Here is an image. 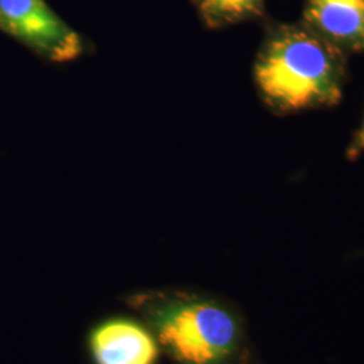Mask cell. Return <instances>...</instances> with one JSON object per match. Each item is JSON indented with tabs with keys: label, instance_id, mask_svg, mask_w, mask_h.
Segmentation results:
<instances>
[{
	"label": "cell",
	"instance_id": "1",
	"mask_svg": "<svg viewBox=\"0 0 364 364\" xmlns=\"http://www.w3.org/2000/svg\"><path fill=\"white\" fill-rule=\"evenodd\" d=\"M338 49L311 28H278L255 65L260 93L278 111L336 103L343 80Z\"/></svg>",
	"mask_w": 364,
	"mask_h": 364
},
{
	"label": "cell",
	"instance_id": "2",
	"mask_svg": "<svg viewBox=\"0 0 364 364\" xmlns=\"http://www.w3.org/2000/svg\"><path fill=\"white\" fill-rule=\"evenodd\" d=\"M161 344L182 364H223L234 353L239 329L234 316L204 299L171 302L158 309Z\"/></svg>",
	"mask_w": 364,
	"mask_h": 364
},
{
	"label": "cell",
	"instance_id": "3",
	"mask_svg": "<svg viewBox=\"0 0 364 364\" xmlns=\"http://www.w3.org/2000/svg\"><path fill=\"white\" fill-rule=\"evenodd\" d=\"M0 30L52 63H69L85 52L82 37L45 0H0Z\"/></svg>",
	"mask_w": 364,
	"mask_h": 364
},
{
	"label": "cell",
	"instance_id": "4",
	"mask_svg": "<svg viewBox=\"0 0 364 364\" xmlns=\"http://www.w3.org/2000/svg\"><path fill=\"white\" fill-rule=\"evenodd\" d=\"M96 364H154L158 356L156 338L131 320H109L97 326L91 336Z\"/></svg>",
	"mask_w": 364,
	"mask_h": 364
},
{
	"label": "cell",
	"instance_id": "5",
	"mask_svg": "<svg viewBox=\"0 0 364 364\" xmlns=\"http://www.w3.org/2000/svg\"><path fill=\"white\" fill-rule=\"evenodd\" d=\"M306 21L336 48L364 50V0H308Z\"/></svg>",
	"mask_w": 364,
	"mask_h": 364
},
{
	"label": "cell",
	"instance_id": "6",
	"mask_svg": "<svg viewBox=\"0 0 364 364\" xmlns=\"http://www.w3.org/2000/svg\"><path fill=\"white\" fill-rule=\"evenodd\" d=\"M197 7L207 26L224 27L260 16L263 0H197Z\"/></svg>",
	"mask_w": 364,
	"mask_h": 364
},
{
	"label": "cell",
	"instance_id": "7",
	"mask_svg": "<svg viewBox=\"0 0 364 364\" xmlns=\"http://www.w3.org/2000/svg\"><path fill=\"white\" fill-rule=\"evenodd\" d=\"M360 144H362V146L364 147V129L363 131H362V134H360Z\"/></svg>",
	"mask_w": 364,
	"mask_h": 364
}]
</instances>
